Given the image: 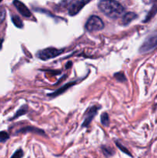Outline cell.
Here are the masks:
<instances>
[{
	"instance_id": "cell-1",
	"label": "cell",
	"mask_w": 157,
	"mask_h": 158,
	"mask_svg": "<svg viewBox=\"0 0 157 158\" xmlns=\"http://www.w3.org/2000/svg\"><path fill=\"white\" fill-rule=\"evenodd\" d=\"M99 9L111 19L119 18L125 12L124 7L115 0H101L99 3Z\"/></svg>"
},
{
	"instance_id": "cell-2",
	"label": "cell",
	"mask_w": 157,
	"mask_h": 158,
	"mask_svg": "<svg viewBox=\"0 0 157 158\" xmlns=\"http://www.w3.org/2000/svg\"><path fill=\"white\" fill-rule=\"evenodd\" d=\"M90 0H64L62 5L67 10L69 15H76Z\"/></svg>"
},
{
	"instance_id": "cell-3",
	"label": "cell",
	"mask_w": 157,
	"mask_h": 158,
	"mask_svg": "<svg viewBox=\"0 0 157 158\" xmlns=\"http://www.w3.org/2000/svg\"><path fill=\"white\" fill-rule=\"evenodd\" d=\"M63 51H64V49H58L52 47L46 48V49L38 51L36 53V56L39 58L40 60H49V59L55 58V57L58 56Z\"/></svg>"
},
{
	"instance_id": "cell-4",
	"label": "cell",
	"mask_w": 157,
	"mask_h": 158,
	"mask_svg": "<svg viewBox=\"0 0 157 158\" xmlns=\"http://www.w3.org/2000/svg\"><path fill=\"white\" fill-rule=\"evenodd\" d=\"M104 28V23L103 20L96 15H92L88 19L86 24V29L89 32H95V31H99Z\"/></svg>"
},
{
	"instance_id": "cell-5",
	"label": "cell",
	"mask_w": 157,
	"mask_h": 158,
	"mask_svg": "<svg viewBox=\"0 0 157 158\" xmlns=\"http://www.w3.org/2000/svg\"><path fill=\"white\" fill-rule=\"evenodd\" d=\"M157 46V32L150 35L146 38L144 43L139 48V52L141 53H145L152 50Z\"/></svg>"
},
{
	"instance_id": "cell-6",
	"label": "cell",
	"mask_w": 157,
	"mask_h": 158,
	"mask_svg": "<svg viewBox=\"0 0 157 158\" xmlns=\"http://www.w3.org/2000/svg\"><path fill=\"white\" fill-rule=\"evenodd\" d=\"M99 110V107L97 106H92L87 110V111L85 114V119L83 123V127H86L90 124L92 120H93L95 116L98 113Z\"/></svg>"
},
{
	"instance_id": "cell-7",
	"label": "cell",
	"mask_w": 157,
	"mask_h": 158,
	"mask_svg": "<svg viewBox=\"0 0 157 158\" xmlns=\"http://www.w3.org/2000/svg\"><path fill=\"white\" fill-rule=\"evenodd\" d=\"M13 4L22 16L26 17V18H30V17L32 16V12L29 11V9H28L27 6H26L24 3L20 2L19 0H14Z\"/></svg>"
},
{
	"instance_id": "cell-8",
	"label": "cell",
	"mask_w": 157,
	"mask_h": 158,
	"mask_svg": "<svg viewBox=\"0 0 157 158\" xmlns=\"http://www.w3.org/2000/svg\"><path fill=\"white\" fill-rule=\"evenodd\" d=\"M137 17V15L134 12H128V13H126L123 17V19H122V23H123V25H128L132 21V20L135 19Z\"/></svg>"
},
{
	"instance_id": "cell-9",
	"label": "cell",
	"mask_w": 157,
	"mask_h": 158,
	"mask_svg": "<svg viewBox=\"0 0 157 158\" xmlns=\"http://www.w3.org/2000/svg\"><path fill=\"white\" fill-rule=\"evenodd\" d=\"M75 82H71V83H67V84L65 85L64 86H62V88L58 89V90L56 91V92L52 93V94H49V97H56V96H58V94H62L63 92H65V91H66L67 89H69V88L70 87V86H73V85L75 84Z\"/></svg>"
},
{
	"instance_id": "cell-10",
	"label": "cell",
	"mask_w": 157,
	"mask_h": 158,
	"mask_svg": "<svg viewBox=\"0 0 157 158\" xmlns=\"http://www.w3.org/2000/svg\"><path fill=\"white\" fill-rule=\"evenodd\" d=\"M156 12H157V2H155V4L153 5V7L151 9L150 12H149V14H148L147 16H146V19L144 20V23H146V22L149 21V19H151L154 16V15H155Z\"/></svg>"
},
{
	"instance_id": "cell-11",
	"label": "cell",
	"mask_w": 157,
	"mask_h": 158,
	"mask_svg": "<svg viewBox=\"0 0 157 158\" xmlns=\"http://www.w3.org/2000/svg\"><path fill=\"white\" fill-rule=\"evenodd\" d=\"M12 23H14V25L16 26V27H18V28H22L23 27V24H22V22L21 19H20L18 16H17V15H13V16L12 17Z\"/></svg>"
},
{
	"instance_id": "cell-12",
	"label": "cell",
	"mask_w": 157,
	"mask_h": 158,
	"mask_svg": "<svg viewBox=\"0 0 157 158\" xmlns=\"http://www.w3.org/2000/svg\"><path fill=\"white\" fill-rule=\"evenodd\" d=\"M29 131H34L35 133H38L39 134H44V131H42V130L38 129V128H35V127H27L25 129L21 130L19 131V132H29Z\"/></svg>"
},
{
	"instance_id": "cell-13",
	"label": "cell",
	"mask_w": 157,
	"mask_h": 158,
	"mask_svg": "<svg viewBox=\"0 0 157 158\" xmlns=\"http://www.w3.org/2000/svg\"><path fill=\"white\" fill-rule=\"evenodd\" d=\"M101 122L102 124L105 127H108L109 125V116H108V114L106 113H104V114H102Z\"/></svg>"
},
{
	"instance_id": "cell-14",
	"label": "cell",
	"mask_w": 157,
	"mask_h": 158,
	"mask_svg": "<svg viewBox=\"0 0 157 158\" xmlns=\"http://www.w3.org/2000/svg\"><path fill=\"white\" fill-rule=\"evenodd\" d=\"M27 111H28L27 106H22L19 110H18V111L16 113V114H15V115L14 116V117L12 119H15V118H16V117H20V116L24 115L25 114H26V113H27Z\"/></svg>"
},
{
	"instance_id": "cell-15",
	"label": "cell",
	"mask_w": 157,
	"mask_h": 158,
	"mask_svg": "<svg viewBox=\"0 0 157 158\" xmlns=\"http://www.w3.org/2000/svg\"><path fill=\"white\" fill-rule=\"evenodd\" d=\"M114 77H115V79H116V80H118L119 81H120V82H124L126 80V77H125L124 73H123V72L117 73H115V75H114Z\"/></svg>"
},
{
	"instance_id": "cell-16",
	"label": "cell",
	"mask_w": 157,
	"mask_h": 158,
	"mask_svg": "<svg viewBox=\"0 0 157 158\" xmlns=\"http://www.w3.org/2000/svg\"><path fill=\"white\" fill-rule=\"evenodd\" d=\"M9 136L6 131H2L0 132V141L2 142H5L9 139Z\"/></svg>"
},
{
	"instance_id": "cell-17",
	"label": "cell",
	"mask_w": 157,
	"mask_h": 158,
	"mask_svg": "<svg viewBox=\"0 0 157 158\" xmlns=\"http://www.w3.org/2000/svg\"><path fill=\"white\" fill-rule=\"evenodd\" d=\"M116 145H117V147H118V148H119V149L121 150L122 151H123V152L126 153V154H129V156H132V155H131V154H130V153H129V151H128L127 149H126V148H125L123 146V145H122V144H120V143H119V142H116Z\"/></svg>"
},
{
	"instance_id": "cell-18",
	"label": "cell",
	"mask_w": 157,
	"mask_h": 158,
	"mask_svg": "<svg viewBox=\"0 0 157 158\" xmlns=\"http://www.w3.org/2000/svg\"><path fill=\"white\" fill-rule=\"evenodd\" d=\"M22 156H23V153L22 151V150H18V151H17L12 156V157H22Z\"/></svg>"
},
{
	"instance_id": "cell-19",
	"label": "cell",
	"mask_w": 157,
	"mask_h": 158,
	"mask_svg": "<svg viewBox=\"0 0 157 158\" xmlns=\"http://www.w3.org/2000/svg\"><path fill=\"white\" fill-rule=\"evenodd\" d=\"M103 152L106 154V156H111V155H112V154H112V153L109 152V151H110V149L106 150V148H105V147H104V148H103Z\"/></svg>"
},
{
	"instance_id": "cell-20",
	"label": "cell",
	"mask_w": 157,
	"mask_h": 158,
	"mask_svg": "<svg viewBox=\"0 0 157 158\" xmlns=\"http://www.w3.org/2000/svg\"><path fill=\"white\" fill-rule=\"evenodd\" d=\"M2 43H3V40L2 39H0V49H2Z\"/></svg>"
},
{
	"instance_id": "cell-21",
	"label": "cell",
	"mask_w": 157,
	"mask_h": 158,
	"mask_svg": "<svg viewBox=\"0 0 157 158\" xmlns=\"http://www.w3.org/2000/svg\"><path fill=\"white\" fill-rule=\"evenodd\" d=\"M145 2H150V0H144Z\"/></svg>"
},
{
	"instance_id": "cell-22",
	"label": "cell",
	"mask_w": 157,
	"mask_h": 158,
	"mask_svg": "<svg viewBox=\"0 0 157 158\" xmlns=\"http://www.w3.org/2000/svg\"><path fill=\"white\" fill-rule=\"evenodd\" d=\"M2 0H0V2H2Z\"/></svg>"
}]
</instances>
